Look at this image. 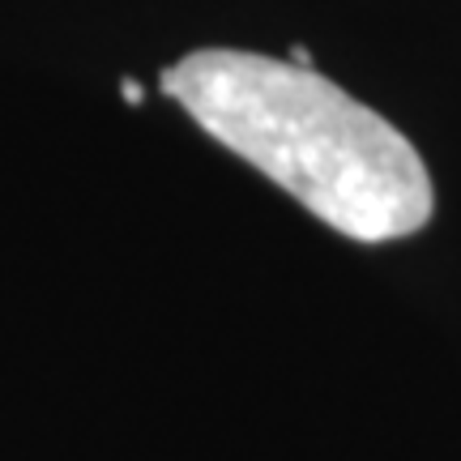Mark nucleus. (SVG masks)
I'll return each mask as SVG.
<instances>
[{
	"instance_id": "2",
	"label": "nucleus",
	"mask_w": 461,
	"mask_h": 461,
	"mask_svg": "<svg viewBox=\"0 0 461 461\" xmlns=\"http://www.w3.org/2000/svg\"><path fill=\"white\" fill-rule=\"evenodd\" d=\"M124 95H129V103H141V86H137V82H124Z\"/></svg>"
},
{
	"instance_id": "1",
	"label": "nucleus",
	"mask_w": 461,
	"mask_h": 461,
	"mask_svg": "<svg viewBox=\"0 0 461 461\" xmlns=\"http://www.w3.org/2000/svg\"><path fill=\"white\" fill-rule=\"evenodd\" d=\"M163 90L218 146L346 240H406L436 214L428 163L411 137L312 65L205 48L167 68Z\"/></svg>"
}]
</instances>
